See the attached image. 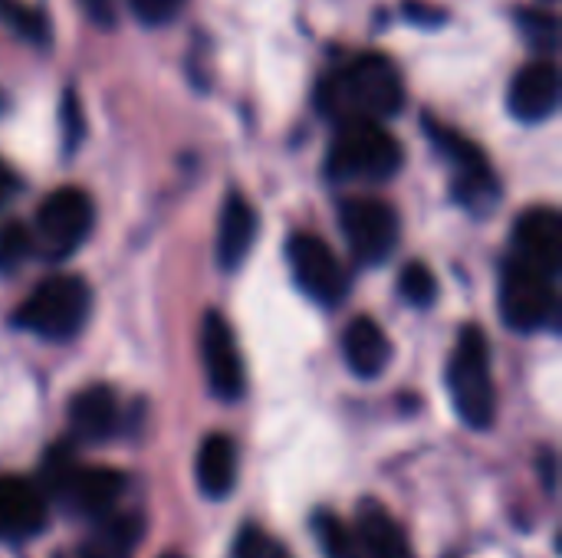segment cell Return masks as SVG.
Here are the masks:
<instances>
[{
  "label": "cell",
  "mask_w": 562,
  "mask_h": 558,
  "mask_svg": "<svg viewBox=\"0 0 562 558\" xmlns=\"http://www.w3.org/2000/svg\"><path fill=\"white\" fill-rule=\"evenodd\" d=\"M316 109L333 122H385L405 109V82L385 53H359L316 86Z\"/></svg>",
  "instance_id": "6da1fadb"
},
{
  "label": "cell",
  "mask_w": 562,
  "mask_h": 558,
  "mask_svg": "<svg viewBox=\"0 0 562 558\" xmlns=\"http://www.w3.org/2000/svg\"><path fill=\"white\" fill-rule=\"evenodd\" d=\"M445 378L458 418L471 431H491L497 418V388L491 368V342L481 326L468 322L458 332Z\"/></svg>",
  "instance_id": "7a4b0ae2"
},
{
  "label": "cell",
  "mask_w": 562,
  "mask_h": 558,
  "mask_svg": "<svg viewBox=\"0 0 562 558\" xmlns=\"http://www.w3.org/2000/svg\"><path fill=\"white\" fill-rule=\"evenodd\" d=\"M92 312V289L76 273H53L40 280L30 296L16 306L13 326L46 339V342H69L82 332Z\"/></svg>",
  "instance_id": "3957f363"
},
{
  "label": "cell",
  "mask_w": 562,
  "mask_h": 558,
  "mask_svg": "<svg viewBox=\"0 0 562 558\" xmlns=\"http://www.w3.org/2000/svg\"><path fill=\"white\" fill-rule=\"evenodd\" d=\"M405 164L402 141L382 122H342L329 145L326 171L333 181H392Z\"/></svg>",
  "instance_id": "277c9868"
},
{
  "label": "cell",
  "mask_w": 562,
  "mask_h": 558,
  "mask_svg": "<svg viewBox=\"0 0 562 558\" xmlns=\"http://www.w3.org/2000/svg\"><path fill=\"white\" fill-rule=\"evenodd\" d=\"M497 309H501L504 326L520 335L550 329V326H557V316H560L557 283L550 276H543L540 270L510 257L501 266Z\"/></svg>",
  "instance_id": "5b68a950"
},
{
  "label": "cell",
  "mask_w": 562,
  "mask_h": 558,
  "mask_svg": "<svg viewBox=\"0 0 562 558\" xmlns=\"http://www.w3.org/2000/svg\"><path fill=\"white\" fill-rule=\"evenodd\" d=\"M95 224V207L92 197L82 187H56L49 191L33 217V243L43 257L49 260H66L72 257L86 237L92 234Z\"/></svg>",
  "instance_id": "8992f818"
},
{
  "label": "cell",
  "mask_w": 562,
  "mask_h": 558,
  "mask_svg": "<svg viewBox=\"0 0 562 558\" xmlns=\"http://www.w3.org/2000/svg\"><path fill=\"white\" fill-rule=\"evenodd\" d=\"M425 132L454 171V197L471 210H487L497 201L501 187H497V174H494L487 155L481 151V145H474L468 135L441 125L431 115H425Z\"/></svg>",
  "instance_id": "52a82bcc"
},
{
  "label": "cell",
  "mask_w": 562,
  "mask_h": 558,
  "mask_svg": "<svg viewBox=\"0 0 562 558\" xmlns=\"http://www.w3.org/2000/svg\"><path fill=\"white\" fill-rule=\"evenodd\" d=\"M339 230L362 266H379L395 253L402 224L389 201L356 194L339 204Z\"/></svg>",
  "instance_id": "ba28073f"
},
{
  "label": "cell",
  "mask_w": 562,
  "mask_h": 558,
  "mask_svg": "<svg viewBox=\"0 0 562 558\" xmlns=\"http://www.w3.org/2000/svg\"><path fill=\"white\" fill-rule=\"evenodd\" d=\"M286 263L296 286L319 306H339L349 289V276L333 247L316 234H293L286 240Z\"/></svg>",
  "instance_id": "9c48e42d"
},
{
  "label": "cell",
  "mask_w": 562,
  "mask_h": 558,
  "mask_svg": "<svg viewBox=\"0 0 562 558\" xmlns=\"http://www.w3.org/2000/svg\"><path fill=\"white\" fill-rule=\"evenodd\" d=\"M201 362H204L207 388L217 401L234 405L237 398H244L247 391L244 358H240L231 322L217 309H211L201 319Z\"/></svg>",
  "instance_id": "30bf717a"
},
{
  "label": "cell",
  "mask_w": 562,
  "mask_h": 558,
  "mask_svg": "<svg viewBox=\"0 0 562 558\" xmlns=\"http://www.w3.org/2000/svg\"><path fill=\"white\" fill-rule=\"evenodd\" d=\"M514 247H517V257L520 263L540 270L543 276L557 280L562 266V217L557 207L550 204H537V207H527L520 217H517V227H514Z\"/></svg>",
  "instance_id": "8fae6325"
},
{
  "label": "cell",
  "mask_w": 562,
  "mask_h": 558,
  "mask_svg": "<svg viewBox=\"0 0 562 558\" xmlns=\"http://www.w3.org/2000/svg\"><path fill=\"white\" fill-rule=\"evenodd\" d=\"M507 109L524 125H540L560 109V69L553 59H530L507 89Z\"/></svg>",
  "instance_id": "7c38bea8"
},
{
  "label": "cell",
  "mask_w": 562,
  "mask_h": 558,
  "mask_svg": "<svg viewBox=\"0 0 562 558\" xmlns=\"http://www.w3.org/2000/svg\"><path fill=\"white\" fill-rule=\"evenodd\" d=\"M125 493V474L115 467H82L69 474V480L59 490V500L86 520H109Z\"/></svg>",
  "instance_id": "4fadbf2b"
},
{
  "label": "cell",
  "mask_w": 562,
  "mask_h": 558,
  "mask_svg": "<svg viewBox=\"0 0 562 558\" xmlns=\"http://www.w3.org/2000/svg\"><path fill=\"white\" fill-rule=\"evenodd\" d=\"M49 516V503L43 490L26 477L0 474V539L23 543L43 533Z\"/></svg>",
  "instance_id": "5bb4252c"
},
{
  "label": "cell",
  "mask_w": 562,
  "mask_h": 558,
  "mask_svg": "<svg viewBox=\"0 0 562 558\" xmlns=\"http://www.w3.org/2000/svg\"><path fill=\"white\" fill-rule=\"evenodd\" d=\"M260 234V217L257 207L244 194H227L221 207V224H217V263L234 273L254 250Z\"/></svg>",
  "instance_id": "9a60e30c"
},
{
  "label": "cell",
  "mask_w": 562,
  "mask_h": 558,
  "mask_svg": "<svg viewBox=\"0 0 562 558\" xmlns=\"http://www.w3.org/2000/svg\"><path fill=\"white\" fill-rule=\"evenodd\" d=\"M69 431L82 444H105L119 434V398L109 385L76 391L69 405Z\"/></svg>",
  "instance_id": "2e32d148"
},
{
  "label": "cell",
  "mask_w": 562,
  "mask_h": 558,
  "mask_svg": "<svg viewBox=\"0 0 562 558\" xmlns=\"http://www.w3.org/2000/svg\"><path fill=\"white\" fill-rule=\"evenodd\" d=\"M342 358L356 378H379L392 362V342L372 316H356L342 332Z\"/></svg>",
  "instance_id": "e0dca14e"
},
{
  "label": "cell",
  "mask_w": 562,
  "mask_h": 558,
  "mask_svg": "<svg viewBox=\"0 0 562 558\" xmlns=\"http://www.w3.org/2000/svg\"><path fill=\"white\" fill-rule=\"evenodd\" d=\"M237 467H240V454H237V441L231 434H207L198 447L194 457V480L198 490L207 500H224L231 497L234 483H237Z\"/></svg>",
  "instance_id": "ac0fdd59"
},
{
  "label": "cell",
  "mask_w": 562,
  "mask_h": 558,
  "mask_svg": "<svg viewBox=\"0 0 562 558\" xmlns=\"http://www.w3.org/2000/svg\"><path fill=\"white\" fill-rule=\"evenodd\" d=\"M356 536L366 558H415L412 539L402 529V523L375 500H366L359 506Z\"/></svg>",
  "instance_id": "d6986e66"
},
{
  "label": "cell",
  "mask_w": 562,
  "mask_h": 558,
  "mask_svg": "<svg viewBox=\"0 0 562 558\" xmlns=\"http://www.w3.org/2000/svg\"><path fill=\"white\" fill-rule=\"evenodd\" d=\"M138 539H142L138 516H132V513L128 516L112 513L109 520L99 523L92 543L82 549V558H128L132 549L138 546Z\"/></svg>",
  "instance_id": "ffe728a7"
},
{
  "label": "cell",
  "mask_w": 562,
  "mask_h": 558,
  "mask_svg": "<svg viewBox=\"0 0 562 558\" xmlns=\"http://www.w3.org/2000/svg\"><path fill=\"white\" fill-rule=\"evenodd\" d=\"M520 33L527 39V46L537 53V59H553L560 49V20L553 10H540V7H520L517 13Z\"/></svg>",
  "instance_id": "44dd1931"
},
{
  "label": "cell",
  "mask_w": 562,
  "mask_h": 558,
  "mask_svg": "<svg viewBox=\"0 0 562 558\" xmlns=\"http://www.w3.org/2000/svg\"><path fill=\"white\" fill-rule=\"evenodd\" d=\"M313 536L326 558H366L356 529H349L336 513H316L313 516Z\"/></svg>",
  "instance_id": "7402d4cb"
},
{
  "label": "cell",
  "mask_w": 562,
  "mask_h": 558,
  "mask_svg": "<svg viewBox=\"0 0 562 558\" xmlns=\"http://www.w3.org/2000/svg\"><path fill=\"white\" fill-rule=\"evenodd\" d=\"M0 23H7L16 36H23L33 46H46L49 43V23L46 16L23 3V0H0Z\"/></svg>",
  "instance_id": "603a6c76"
},
{
  "label": "cell",
  "mask_w": 562,
  "mask_h": 558,
  "mask_svg": "<svg viewBox=\"0 0 562 558\" xmlns=\"http://www.w3.org/2000/svg\"><path fill=\"white\" fill-rule=\"evenodd\" d=\"M398 293L408 306L415 309H428L438 303V276L422 263V260H412L402 273H398Z\"/></svg>",
  "instance_id": "cb8c5ba5"
},
{
  "label": "cell",
  "mask_w": 562,
  "mask_h": 558,
  "mask_svg": "<svg viewBox=\"0 0 562 558\" xmlns=\"http://www.w3.org/2000/svg\"><path fill=\"white\" fill-rule=\"evenodd\" d=\"M33 230L20 220H10L0 227V273H16L30 257H33Z\"/></svg>",
  "instance_id": "d4e9b609"
},
{
  "label": "cell",
  "mask_w": 562,
  "mask_h": 558,
  "mask_svg": "<svg viewBox=\"0 0 562 558\" xmlns=\"http://www.w3.org/2000/svg\"><path fill=\"white\" fill-rule=\"evenodd\" d=\"M231 558H290L286 549L267 536L260 526H244L234 539V549H231Z\"/></svg>",
  "instance_id": "484cf974"
},
{
  "label": "cell",
  "mask_w": 562,
  "mask_h": 558,
  "mask_svg": "<svg viewBox=\"0 0 562 558\" xmlns=\"http://www.w3.org/2000/svg\"><path fill=\"white\" fill-rule=\"evenodd\" d=\"M184 3L188 0H128L135 20L145 23V26H165V23H171L184 10Z\"/></svg>",
  "instance_id": "4316f807"
},
{
  "label": "cell",
  "mask_w": 562,
  "mask_h": 558,
  "mask_svg": "<svg viewBox=\"0 0 562 558\" xmlns=\"http://www.w3.org/2000/svg\"><path fill=\"white\" fill-rule=\"evenodd\" d=\"M63 132H66V148L72 151L82 138V112H79V102L72 92H66V99H63Z\"/></svg>",
  "instance_id": "83f0119b"
},
{
  "label": "cell",
  "mask_w": 562,
  "mask_h": 558,
  "mask_svg": "<svg viewBox=\"0 0 562 558\" xmlns=\"http://www.w3.org/2000/svg\"><path fill=\"white\" fill-rule=\"evenodd\" d=\"M79 7L99 26H115V20H119L115 16L119 13V0H79Z\"/></svg>",
  "instance_id": "f1b7e54d"
},
{
  "label": "cell",
  "mask_w": 562,
  "mask_h": 558,
  "mask_svg": "<svg viewBox=\"0 0 562 558\" xmlns=\"http://www.w3.org/2000/svg\"><path fill=\"white\" fill-rule=\"evenodd\" d=\"M405 16L422 23V26H431V23H445V10L438 7H428V3H418V0H408L405 3Z\"/></svg>",
  "instance_id": "f546056e"
},
{
  "label": "cell",
  "mask_w": 562,
  "mask_h": 558,
  "mask_svg": "<svg viewBox=\"0 0 562 558\" xmlns=\"http://www.w3.org/2000/svg\"><path fill=\"white\" fill-rule=\"evenodd\" d=\"M13 194H16V174L0 161V207H3Z\"/></svg>",
  "instance_id": "4dcf8cb0"
},
{
  "label": "cell",
  "mask_w": 562,
  "mask_h": 558,
  "mask_svg": "<svg viewBox=\"0 0 562 558\" xmlns=\"http://www.w3.org/2000/svg\"><path fill=\"white\" fill-rule=\"evenodd\" d=\"M161 558H181V556H175V553H171V556H161Z\"/></svg>",
  "instance_id": "1f68e13d"
}]
</instances>
